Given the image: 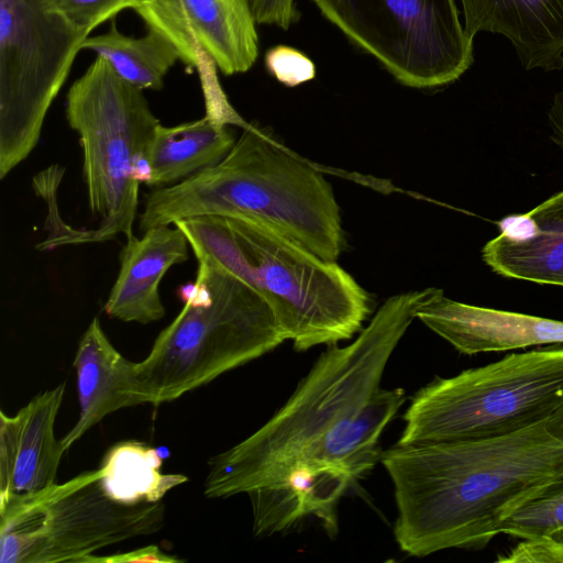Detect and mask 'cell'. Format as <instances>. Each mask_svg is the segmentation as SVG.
<instances>
[{"label":"cell","mask_w":563,"mask_h":563,"mask_svg":"<svg viewBox=\"0 0 563 563\" xmlns=\"http://www.w3.org/2000/svg\"><path fill=\"white\" fill-rule=\"evenodd\" d=\"M87 34L44 0H0V178L36 147Z\"/></svg>","instance_id":"9"},{"label":"cell","mask_w":563,"mask_h":563,"mask_svg":"<svg viewBox=\"0 0 563 563\" xmlns=\"http://www.w3.org/2000/svg\"><path fill=\"white\" fill-rule=\"evenodd\" d=\"M416 318L467 355L563 344V321L460 302L434 287Z\"/></svg>","instance_id":"12"},{"label":"cell","mask_w":563,"mask_h":563,"mask_svg":"<svg viewBox=\"0 0 563 563\" xmlns=\"http://www.w3.org/2000/svg\"><path fill=\"white\" fill-rule=\"evenodd\" d=\"M74 367L80 413L60 440L65 451L108 415L145 404L137 382L136 362L126 360L112 345L97 317L79 340Z\"/></svg>","instance_id":"17"},{"label":"cell","mask_w":563,"mask_h":563,"mask_svg":"<svg viewBox=\"0 0 563 563\" xmlns=\"http://www.w3.org/2000/svg\"><path fill=\"white\" fill-rule=\"evenodd\" d=\"M498 227L500 233L482 250L495 273L563 286V190L526 213L503 219Z\"/></svg>","instance_id":"15"},{"label":"cell","mask_w":563,"mask_h":563,"mask_svg":"<svg viewBox=\"0 0 563 563\" xmlns=\"http://www.w3.org/2000/svg\"><path fill=\"white\" fill-rule=\"evenodd\" d=\"M184 560L168 555L157 545H147L107 556L89 555L81 563H179Z\"/></svg>","instance_id":"25"},{"label":"cell","mask_w":563,"mask_h":563,"mask_svg":"<svg viewBox=\"0 0 563 563\" xmlns=\"http://www.w3.org/2000/svg\"><path fill=\"white\" fill-rule=\"evenodd\" d=\"M174 224L198 262L233 274L267 302L296 351L338 344L363 329L369 297L336 262L246 218L200 216Z\"/></svg>","instance_id":"4"},{"label":"cell","mask_w":563,"mask_h":563,"mask_svg":"<svg viewBox=\"0 0 563 563\" xmlns=\"http://www.w3.org/2000/svg\"><path fill=\"white\" fill-rule=\"evenodd\" d=\"M200 216L261 222L325 261L336 262L345 245L331 184L252 124L218 164L154 188L145 198L139 229Z\"/></svg>","instance_id":"3"},{"label":"cell","mask_w":563,"mask_h":563,"mask_svg":"<svg viewBox=\"0 0 563 563\" xmlns=\"http://www.w3.org/2000/svg\"><path fill=\"white\" fill-rule=\"evenodd\" d=\"M65 383L35 396L15 415L0 411V499L52 488L66 452L54 432Z\"/></svg>","instance_id":"13"},{"label":"cell","mask_w":563,"mask_h":563,"mask_svg":"<svg viewBox=\"0 0 563 563\" xmlns=\"http://www.w3.org/2000/svg\"><path fill=\"white\" fill-rule=\"evenodd\" d=\"M65 115L79 136L82 178L96 228L80 229L79 244L130 239L139 188L147 185L151 142L161 124L143 90L97 56L66 95Z\"/></svg>","instance_id":"6"},{"label":"cell","mask_w":563,"mask_h":563,"mask_svg":"<svg viewBox=\"0 0 563 563\" xmlns=\"http://www.w3.org/2000/svg\"><path fill=\"white\" fill-rule=\"evenodd\" d=\"M464 29L507 37L531 70L563 67V0H461Z\"/></svg>","instance_id":"16"},{"label":"cell","mask_w":563,"mask_h":563,"mask_svg":"<svg viewBox=\"0 0 563 563\" xmlns=\"http://www.w3.org/2000/svg\"><path fill=\"white\" fill-rule=\"evenodd\" d=\"M429 291L389 297L353 342L328 345L267 422L208 461L203 495L247 494L255 537L309 517L335 532L340 499L380 461L379 439L407 399L380 384Z\"/></svg>","instance_id":"1"},{"label":"cell","mask_w":563,"mask_h":563,"mask_svg":"<svg viewBox=\"0 0 563 563\" xmlns=\"http://www.w3.org/2000/svg\"><path fill=\"white\" fill-rule=\"evenodd\" d=\"M178 296L183 309L136 362L145 404L175 400L285 341L267 302L213 264L198 262L196 280L181 286Z\"/></svg>","instance_id":"5"},{"label":"cell","mask_w":563,"mask_h":563,"mask_svg":"<svg viewBox=\"0 0 563 563\" xmlns=\"http://www.w3.org/2000/svg\"><path fill=\"white\" fill-rule=\"evenodd\" d=\"M323 16L400 84L445 86L473 63L454 0H312Z\"/></svg>","instance_id":"10"},{"label":"cell","mask_w":563,"mask_h":563,"mask_svg":"<svg viewBox=\"0 0 563 563\" xmlns=\"http://www.w3.org/2000/svg\"><path fill=\"white\" fill-rule=\"evenodd\" d=\"M563 408V345L511 353L410 399L397 444L478 440L533 426Z\"/></svg>","instance_id":"7"},{"label":"cell","mask_w":563,"mask_h":563,"mask_svg":"<svg viewBox=\"0 0 563 563\" xmlns=\"http://www.w3.org/2000/svg\"><path fill=\"white\" fill-rule=\"evenodd\" d=\"M158 451L143 442L122 441L110 448L99 467L108 495L125 505L154 504L173 488L186 483L183 474L161 471Z\"/></svg>","instance_id":"19"},{"label":"cell","mask_w":563,"mask_h":563,"mask_svg":"<svg viewBox=\"0 0 563 563\" xmlns=\"http://www.w3.org/2000/svg\"><path fill=\"white\" fill-rule=\"evenodd\" d=\"M233 132L208 115L156 129L147 158L151 188L168 187L218 164L235 143Z\"/></svg>","instance_id":"18"},{"label":"cell","mask_w":563,"mask_h":563,"mask_svg":"<svg viewBox=\"0 0 563 563\" xmlns=\"http://www.w3.org/2000/svg\"><path fill=\"white\" fill-rule=\"evenodd\" d=\"M134 11L198 74L206 115L245 128L247 122L230 104L216 70L243 74L256 62L258 36L249 0H143Z\"/></svg>","instance_id":"11"},{"label":"cell","mask_w":563,"mask_h":563,"mask_svg":"<svg viewBox=\"0 0 563 563\" xmlns=\"http://www.w3.org/2000/svg\"><path fill=\"white\" fill-rule=\"evenodd\" d=\"M548 119L553 141L563 148V86L553 97Z\"/></svg>","instance_id":"26"},{"label":"cell","mask_w":563,"mask_h":563,"mask_svg":"<svg viewBox=\"0 0 563 563\" xmlns=\"http://www.w3.org/2000/svg\"><path fill=\"white\" fill-rule=\"evenodd\" d=\"M47 7L77 30L89 35L123 10H134L143 0H44Z\"/></svg>","instance_id":"22"},{"label":"cell","mask_w":563,"mask_h":563,"mask_svg":"<svg viewBox=\"0 0 563 563\" xmlns=\"http://www.w3.org/2000/svg\"><path fill=\"white\" fill-rule=\"evenodd\" d=\"M81 49L104 58L126 82L141 90H159L164 79L179 60L175 46L156 31L141 37L121 33L114 24L101 35L88 36Z\"/></svg>","instance_id":"20"},{"label":"cell","mask_w":563,"mask_h":563,"mask_svg":"<svg viewBox=\"0 0 563 563\" xmlns=\"http://www.w3.org/2000/svg\"><path fill=\"white\" fill-rule=\"evenodd\" d=\"M558 541H560L563 544V529H560L553 533H551Z\"/></svg>","instance_id":"27"},{"label":"cell","mask_w":563,"mask_h":563,"mask_svg":"<svg viewBox=\"0 0 563 563\" xmlns=\"http://www.w3.org/2000/svg\"><path fill=\"white\" fill-rule=\"evenodd\" d=\"M379 462L393 483L394 536L404 553L481 549L517 510L563 481V408L503 435L396 443Z\"/></svg>","instance_id":"2"},{"label":"cell","mask_w":563,"mask_h":563,"mask_svg":"<svg viewBox=\"0 0 563 563\" xmlns=\"http://www.w3.org/2000/svg\"><path fill=\"white\" fill-rule=\"evenodd\" d=\"M503 563H563V544L553 536H539L521 539L506 555L499 556Z\"/></svg>","instance_id":"24"},{"label":"cell","mask_w":563,"mask_h":563,"mask_svg":"<svg viewBox=\"0 0 563 563\" xmlns=\"http://www.w3.org/2000/svg\"><path fill=\"white\" fill-rule=\"evenodd\" d=\"M190 245L176 225H159L125 240L120 269L104 303V312L123 322L147 324L161 320L165 307L159 285L170 267L188 260Z\"/></svg>","instance_id":"14"},{"label":"cell","mask_w":563,"mask_h":563,"mask_svg":"<svg viewBox=\"0 0 563 563\" xmlns=\"http://www.w3.org/2000/svg\"><path fill=\"white\" fill-rule=\"evenodd\" d=\"M267 71L280 84L294 88L316 77L314 63L302 52L286 45L271 47L264 57Z\"/></svg>","instance_id":"23"},{"label":"cell","mask_w":563,"mask_h":563,"mask_svg":"<svg viewBox=\"0 0 563 563\" xmlns=\"http://www.w3.org/2000/svg\"><path fill=\"white\" fill-rule=\"evenodd\" d=\"M159 503L125 505L102 486L99 468L55 484L35 496L0 499V562L81 561L98 550L164 525Z\"/></svg>","instance_id":"8"},{"label":"cell","mask_w":563,"mask_h":563,"mask_svg":"<svg viewBox=\"0 0 563 563\" xmlns=\"http://www.w3.org/2000/svg\"><path fill=\"white\" fill-rule=\"evenodd\" d=\"M563 529V481L539 495L501 526L500 533L514 538L549 536Z\"/></svg>","instance_id":"21"}]
</instances>
